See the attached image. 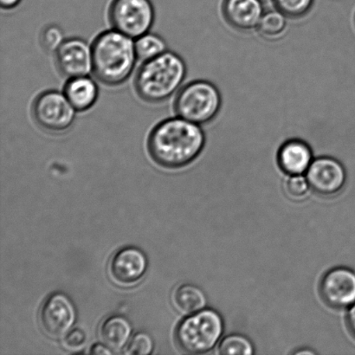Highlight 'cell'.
I'll return each mask as SVG.
<instances>
[{"label":"cell","mask_w":355,"mask_h":355,"mask_svg":"<svg viewBox=\"0 0 355 355\" xmlns=\"http://www.w3.org/2000/svg\"><path fill=\"white\" fill-rule=\"evenodd\" d=\"M205 138L200 125L180 116L161 121L148 138V151L156 164L175 169L189 165L201 154Z\"/></svg>","instance_id":"1"},{"label":"cell","mask_w":355,"mask_h":355,"mask_svg":"<svg viewBox=\"0 0 355 355\" xmlns=\"http://www.w3.org/2000/svg\"><path fill=\"white\" fill-rule=\"evenodd\" d=\"M132 40L113 29L104 31L94 40L92 72L100 83L116 87L130 78L138 59Z\"/></svg>","instance_id":"2"},{"label":"cell","mask_w":355,"mask_h":355,"mask_svg":"<svg viewBox=\"0 0 355 355\" xmlns=\"http://www.w3.org/2000/svg\"><path fill=\"white\" fill-rule=\"evenodd\" d=\"M186 75L183 59L175 52L166 51L144 62L135 75V90L146 103H164L180 89Z\"/></svg>","instance_id":"3"},{"label":"cell","mask_w":355,"mask_h":355,"mask_svg":"<svg viewBox=\"0 0 355 355\" xmlns=\"http://www.w3.org/2000/svg\"><path fill=\"white\" fill-rule=\"evenodd\" d=\"M225 331V323L218 311L205 308L188 315L178 325L175 339L184 352L205 354L214 349Z\"/></svg>","instance_id":"4"},{"label":"cell","mask_w":355,"mask_h":355,"mask_svg":"<svg viewBox=\"0 0 355 355\" xmlns=\"http://www.w3.org/2000/svg\"><path fill=\"white\" fill-rule=\"evenodd\" d=\"M220 106V94L207 81L188 83L177 94L175 101L177 116L198 125L214 120Z\"/></svg>","instance_id":"5"},{"label":"cell","mask_w":355,"mask_h":355,"mask_svg":"<svg viewBox=\"0 0 355 355\" xmlns=\"http://www.w3.org/2000/svg\"><path fill=\"white\" fill-rule=\"evenodd\" d=\"M109 19L113 29L137 40L148 33L154 24V6L151 0H113Z\"/></svg>","instance_id":"6"},{"label":"cell","mask_w":355,"mask_h":355,"mask_svg":"<svg viewBox=\"0 0 355 355\" xmlns=\"http://www.w3.org/2000/svg\"><path fill=\"white\" fill-rule=\"evenodd\" d=\"M76 110L64 93L48 90L41 93L31 106L35 123L49 133L59 134L72 126Z\"/></svg>","instance_id":"7"},{"label":"cell","mask_w":355,"mask_h":355,"mask_svg":"<svg viewBox=\"0 0 355 355\" xmlns=\"http://www.w3.org/2000/svg\"><path fill=\"white\" fill-rule=\"evenodd\" d=\"M76 309L67 295L57 292L49 297L42 305L40 322L47 336L53 338L64 337L75 325Z\"/></svg>","instance_id":"8"},{"label":"cell","mask_w":355,"mask_h":355,"mask_svg":"<svg viewBox=\"0 0 355 355\" xmlns=\"http://www.w3.org/2000/svg\"><path fill=\"white\" fill-rule=\"evenodd\" d=\"M319 290L329 307L349 309L355 304L354 271L346 267L334 268L322 277Z\"/></svg>","instance_id":"9"},{"label":"cell","mask_w":355,"mask_h":355,"mask_svg":"<svg viewBox=\"0 0 355 355\" xmlns=\"http://www.w3.org/2000/svg\"><path fill=\"white\" fill-rule=\"evenodd\" d=\"M306 178L311 190L322 196H333L345 186L347 173L342 163L331 157L314 159L309 166Z\"/></svg>","instance_id":"10"},{"label":"cell","mask_w":355,"mask_h":355,"mask_svg":"<svg viewBox=\"0 0 355 355\" xmlns=\"http://www.w3.org/2000/svg\"><path fill=\"white\" fill-rule=\"evenodd\" d=\"M55 53V64L66 78L88 76L92 71V51L81 38L64 40Z\"/></svg>","instance_id":"11"},{"label":"cell","mask_w":355,"mask_h":355,"mask_svg":"<svg viewBox=\"0 0 355 355\" xmlns=\"http://www.w3.org/2000/svg\"><path fill=\"white\" fill-rule=\"evenodd\" d=\"M148 270V259L137 247L128 246L114 254L110 262V273L116 283L132 285L141 280Z\"/></svg>","instance_id":"12"},{"label":"cell","mask_w":355,"mask_h":355,"mask_svg":"<svg viewBox=\"0 0 355 355\" xmlns=\"http://www.w3.org/2000/svg\"><path fill=\"white\" fill-rule=\"evenodd\" d=\"M223 13L230 26L241 31L257 28L263 15L262 0H225Z\"/></svg>","instance_id":"13"},{"label":"cell","mask_w":355,"mask_h":355,"mask_svg":"<svg viewBox=\"0 0 355 355\" xmlns=\"http://www.w3.org/2000/svg\"><path fill=\"white\" fill-rule=\"evenodd\" d=\"M313 161L311 147L301 140L285 142L277 154L278 165L288 176L304 175Z\"/></svg>","instance_id":"14"},{"label":"cell","mask_w":355,"mask_h":355,"mask_svg":"<svg viewBox=\"0 0 355 355\" xmlns=\"http://www.w3.org/2000/svg\"><path fill=\"white\" fill-rule=\"evenodd\" d=\"M64 93L75 110L83 112L95 105L99 96V88L88 76H76L68 80Z\"/></svg>","instance_id":"15"},{"label":"cell","mask_w":355,"mask_h":355,"mask_svg":"<svg viewBox=\"0 0 355 355\" xmlns=\"http://www.w3.org/2000/svg\"><path fill=\"white\" fill-rule=\"evenodd\" d=\"M133 332L130 320L123 315H112L104 320L98 331L101 343L113 352H119L127 346Z\"/></svg>","instance_id":"16"},{"label":"cell","mask_w":355,"mask_h":355,"mask_svg":"<svg viewBox=\"0 0 355 355\" xmlns=\"http://www.w3.org/2000/svg\"><path fill=\"white\" fill-rule=\"evenodd\" d=\"M173 302L178 311L188 315L207 308V297L197 285L184 284L173 292Z\"/></svg>","instance_id":"17"},{"label":"cell","mask_w":355,"mask_h":355,"mask_svg":"<svg viewBox=\"0 0 355 355\" xmlns=\"http://www.w3.org/2000/svg\"><path fill=\"white\" fill-rule=\"evenodd\" d=\"M286 16L279 10H270L263 13L257 31L263 38L268 40H276L283 37L286 31Z\"/></svg>","instance_id":"18"},{"label":"cell","mask_w":355,"mask_h":355,"mask_svg":"<svg viewBox=\"0 0 355 355\" xmlns=\"http://www.w3.org/2000/svg\"><path fill=\"white\" fill-rule=\"evenodd\" d=\"M135 48L137 58L142 62L151 60L168 51L166 42L161 36L148 33L137 38Z\"/></svg>","instance_id":"19"},{"label":"cell","mask_w":355,"mask_h":355,"mask_svg":"<svg viewBox=\"0 0 355 355\" xmlns=\"http://www.w3.org/2000/svg\"><path fill=\"white\" fill-rule=\"evenodd\" d=\"M254 353L255 349L252 340L239 334L225 337L218 346V354L221 355H252Z\"/></svg>","instance_id":"20"},{"label":"cell","mask_w":355,"mask_h":355,"mask_svg":"<svg viewBox=\"0 0 355 355\" xmlns=\"http://www.w3.org/2000/svg\"><path fill=\"white\" fill-rule=\"evenodd\" d=\"M311 187L307 178L302 175H290L284 183V193L294 201H302L308 198Z\"/></svg>","instance_id":"21"},{"label":"cell","mask_w":355,"mask_h":355,"mask_svg":"<svg viewBox=\"0 0 355 355\" xmlns=\"http://www.w3.org/2000/svg\"><path fill=\"white\" fill-rule=\"evenodd\" d=\"M273 3L277 10L287 17L298 19L311 10L314 0H273Z\"/></svg>","instance_id":"22"},{"label":"cell","mask_w":355,"mask_h":355,"mask_svg":"<svg viewBox=\"0 0 355 355\" xmlns=\"http://www.w3.org/2000/svg\"><path fill=\"white\" fill-rule=\"evenodd\" d=\"M64 33L60 27L51 24L42 31L41 45L47 52H55L64 43Z\"/></svg>","instance_id":"23"},{"label":"cell","mask_w":355,"mask_h":355,"mask_svg":"<svg viewBox=\"0 0 355 355\" xmlns=\"http://www.w3.org/2000/svg\"><path fill=\"white\" fill-rule=\"evenodd\" d=\"M154 349V340L152 337L146 332L137 333L132 337L130 344L127 347V354L148 355Z\"/></svg>","instance_id":"24"},{"label":"cell","mask_w":355,"mask_h":355,"mask_svg":"<svg viewBox=\"0 0 355 355\" xmlns=\"http://www.w3.org/2000/svg\"><path fill=\"white\" fill-rule=\"evenodd\" d=\"M87 343L86 333L82 329H73L64 337L62 345L66 349L79 351L85 347Z\"/></svg>","instance_id":"25"},{"label":"cell","mask_w":355,"mask_h":355,"mask_svg":"<svg viewBox=\"0 0 355 355\" xmlns=\"http://www.w3.org/2000/svg\"><path fill=\"white\" fill-rule=\"evenodd\" d=\"M347 324L350 333L355 338V304L349 309L347 315Z\"/></svg>","instance_id":"26"},{"label":"cell","mask_w":355,"mask_h":355,"mask_svg":"<svg viewBox=\"0 0 355 355\" xmlns=\"http://www.w3.org/2000/svg\"><path fill=\"white\" fill-rule=\"evenodd\" d=\"M89 353L92 354H112L114 352L112 350L110 349L109 347L104 345L103 343H96L92 347V349L89 350Z\"/></svg>","instance_id":"27"},{"label":"cell","mask_w":355,"mask_h":355,"mask_svg":"<svg viewBox=\"0 0 355 355\" xmlns=\"http://www.w3.org/2000/svg\"><path fill=\"white\" fill-rule=\"evenodd\" d=\"M22 0H0L3 9L10 10L15 8Z\"/></svg>","instance_id":"28"}]
</instances>
